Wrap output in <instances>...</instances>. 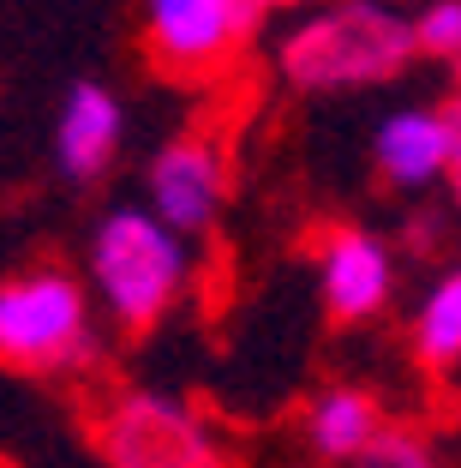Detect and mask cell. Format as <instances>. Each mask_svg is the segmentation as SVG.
Instances as JSON below:
<instances>
[{
  "instance_id": "1",
  "label": "cell",
  "mask_w": 461,
  "mask_h": 468,
  "mask_svg": "<svg viewBox=\"0 0 461 468\" xmlns=\"http://www.w3.org/2000/svg\"><path fill=\"white\" fill-rule=\"evenodd\" d=\"M414 25L390 0H324L276 48V67L306 97H341L395 84L414 67Z\"/></svg>"
},
{
  "instance_id": "2",
  "label": "cell",
  "mask_w": 461,
  "mask_h": 468,
  "mask_svg": "<svg viewBox=\"0 0 461 468\" xmlns=\"http://www.w3.org/2000/svg\"><path fill=\"white\" fill-rule=\"evenodd\" d=\"M192 240H180L174 229L150 217L144 205H120L96 222L90 234V289L102 301V313L120 324L126 336L156 331L174 301L186 294L192 276Z\"/></svg>"
},
{
  "instance_id": "3",
  "label": "cell",
  "mask_w": 461,
  "mask_h": 468,
  "mask_svg": "<svg viewBox=\"0 0 461 468\" xmlns=\"http://www.w3.org/2000/svg\"><path fill=\"white\" fill-rule=\"evenodd\" d=\"M0 360L18 372H90L102 360L90 289L72 271L37 264L0 282Z\"/></svg>"
},
{
  "instance_id": "4",
  "label": "cell",
  "mask_w": 461,
  "mask_h": 468,
  "mask_svg": "<svg viewBox=\"0 0 461 468\" xmlns=\"http://www.w3.org/2000/svg\"><path fill=\"white\" fill-rule=\"evenodd\" d=\"M96 451L109 468H222L216 432L186 397L126 385L96 414Z\"/></svg>"
},
{
  "instance_id": "5",
  "label": "cell",
  "mask_w": 461,
  "mask_h": 468,
  "mask_svg": "<svg viewBox=\"0 0 461 468\" xmlns=\"http://www.w3.org/2000/svg\"><path fill=\"white\" fill-rule=\"evenodd\" d=\"M258 25L246 0H144V55L174 79H216Z\"/></svg>"
},
{
  "instance_id": "6",
  "label": "cell",
  "mask_w": 461,
  "mask_h": 468,
  "mask_svg": "<svg viewBox=\"0 0 461 468\" xmlns=\"http://www.w3.org/2000/svg\"><path fill=\"white\" fill-rule=\"evenodd\" d=\"M144 193H150L144 210L162 229H174L180 240H204L228 205V156L210 133H180L150 156Z\"/></svg>"
},
{
  "instance_id": "7",
  "label": "cell",
  "mask_w": 461,
  "mask_h": 468,
  "mask_svg": "<svg viewBox=\"0 0 461 468\" xmlns=\"http://www.w3.org/2000/svg\"><path fill=\"white\" fill-rule=\"evenodd\" d=\"M318 289L336 324H366L395 294V252L372 229H330L318 247Z\"/></svg>"
},
{
  "instance_id": "8",
  "label": "cell",
  "mask_w": 461,
  "mask_h": 468,
  "mask_svg": "<svg viewBox=\"0 0 461 468\" xmlns=\"http://www.w3.org/2000/svg\"><path fill=\"white\" fill-rule=\"evenodd\" d=\"M120 138H126V109L109 84L79 79L67 90L55 114V168L72 180V186H90L114 168L120 156Z\"/></svg>"
},
{
  "instance_id": "9",
  "label": "cell",
  "mask_w": 461,
  "mask_h": 468,
  "mask_svg": "<svg viewBox=\"0 0 461 468\" xmlns=\"http://www.w3.org/2000/svg\"><path fill=\"white\" fill-rule=\"evenodd\" d=\"M372 163L390 180L395 193H425L444 180L449 163V121L444 109H395L378 121V138H372Z\"/></svg>"
},
{
  "instance_id": "10",
  "label": "cell",
  "mask_w": 461,
  "mask_h": 468,
  "mask_svg": "<svg viewBox=\"0 0 461 468\" xmlns=\"http://www.w3.org/2000/svg\"><path fill=\"white\" fill-rule=\"evenodd\" d=\"M378 427H383V402L360 385H324L306 402V414H299L306 451H312L318 463H336V468H348L353 456L366 451V444L378 439Z\"/></svg>"
},
{
  "instance_id": "11",
  "label": "cell",
  "mask_w": 461,
  "mask_h": 468,
  "mask_svg": "<svg viewBox=\"0 0 461 468\" xmlns=\"http://www.w3.org/2000/svg\"><path fill=\"white\" fill-rule=\"evenodd\" d=\"M407 343H414V360L432 367V372L461 367V264H449L432 289H425Z\"/></svg>"
},
{
  "instance_id": "12",
  "label": "cell",
  "mask_w": 461,
  "mask_h": 468,
  "mask_svg": "<svg viewBox=\"0 0 461 468\" xmlns=\"http://www.w3.org/2000/svg\"><path fill=\"white\" fill-rule=\"evenodd\" d=\"M348 468H449V463H444V451H437L420 427H395V420H383L378 439L353 456Z\"/></svg>"
},
{
  "instance_id": "13",
  "label": "cell",
  "mask_w": 461,
  "mask_h": 468,
  "mask_svg": "<svg viewBox=\"0 0 461 468\" xmlns=\"http://www.w3.org/2000/svg\"><path fill=\"white\" fill-rule=\"evenodd\" d=\"M414 25V48L432 60H456L461 55V0H420Z\"/></svg>"
},
{
  "instance_id": "14",
  "label": "cell",
  "mask_w": 461,
  "mask_h": 468,
  "mask_svg": "<svg viewBox=\"0 0 461 468\" xmlns=\"http://www.w3.org/2000/svg\"><path fill=\"white\" fill-rule=\"evenodd\" d=\"M444 121H449V163H444V180H449V193H456V205H461V97L444 109Z\"/></svg>"
},
{
  "instance_id": "15",
  "label": "cell",
  "mask_w": 461,
  "mask_h": 468,
  "mask_svg": "<svg viewBox=\"0 0 461 468\" xmlns=\"http://www.w3.org/2000/svg\"><path fill=\"white\" fill-rule=\"evenodd\" d=\"M246 6H258V13H276V6H288V0H246Z\"/></svg>"
},
{
  "instance_id": "16",
  "label": "cell",
  "mask_w": 461,
  "mask_h": 468,
  "mask_svg": "<svg viewBox=\"0 0 461 468\" xmlns=\"http://www.w3.org/2000/svg\"><path fill=\"white\" fill-rule=\"evenodd\" d=\"M449 72H456V90H461V55H456V60H449Z\"/></svg>"
}]
</instances>
